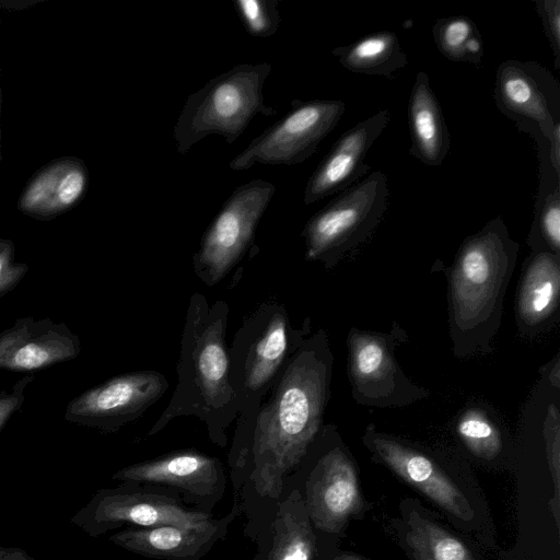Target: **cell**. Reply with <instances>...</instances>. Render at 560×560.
<instances>
[{"mask_svg":"<svg viewBox=\"0 0 560 560\" xmlns=\"http://www.w3.org/2000/svg\"><path fill=\"white\" fill-rule=\"evenodd\" d=\"M119 482L145 483L177 493L188 508L212 514L226 490L223 463L198 450L173 451L114 472Z\"/></svg>","mask_w":560,"mask_h":560,"instance_id":"obj_12","label":"cell"},{"mask_svg":"<svg viewBox=\"0 0 560 560\" xmlns=\"http://www.w3.org/2000/svg\"><path fill=\"white\" fill-rule=\"evenodd\" d=\"M362 441L380 462L444 511L463 521L472 518L467 498L428 453L378 431L373 423L366 425Z\"/></svg>","mask_w":560,"mask_h":560,"instance_id":"obj_15","label":"cell"},{"mask_svg":"<svg viewBox=\"0 0 560 560\" xmlns=\"http://www.w3.org/2000/svg\"><path fill=\"white\" fill-rule=\"evenodd\" d=\"M339 63L350 72L393 79L407 63L394 32L369 34L359 40L331 50Z\"/></svg>","mask_w":560,"mask_h":560,"instance_id":"obj_23","label":"cell"},{"mask_svg":"<svg viewBox=\"0 0 560 560\" xmlns=\"http://www.w3.org/2000/svg\"><path fill=\"white\" fill-rule=\"evenodd\" d=\"M275 192V184L257 178L236 187L224 201L192 257L194 272L206 285L218 284L243 259Z\"/></svg>","mask_w":560,"mask_h":560,"instance_id":"obj_10","label":"cell"},{"mask_svg":"<svg viewBox=\"0 0 560 560\" xmlns=\"http://www.w3.org/2000/svg\"><path fill=\"white\" fill-rule=\"evenodd\" d=\"M79 337L63 323L50 318H18L0 332V369L33 372L77 358Z\"/></svg>","mask_w":560,"mask_h":560,"instance_id":"obj_18","label":"cell"},{"mask_svg":"<svg viewBox=\"0 0 560 560\" xmlns=\"http://www.w3.org/2000/svg\"><path fill=\"white\" fill-rule=\"evenodd\" d=\"M35 378L34 374H27L20 378L10 392H0V431L7 424L9 419L20 410L25 400V390L27 385Z\"/></svg>","mask_w":560,"mask_h":560,"instance_id":"obj_31","label":"cell"},{"mask_svg":"<svg viewBox=\"0 0 560 560\" xmlns=\"http://www.w3.org/2000/svg\"><path fill=\"white\" fill-rule=\"evenodd\" d=\"M290 486L299 489L313 526L328 539L362 509L357 467L335 424H323Z\"/></svg>","mask_w":560,"mask_h":560,"instance_id":"obj_6","label":"cell"},{"mask_svg":"<svg viewBox=\"0 0 560 560\" xmlns=\"http://www.w3.org/2000/svg\"><path fill=\"white\" fill-rule=\"evenodd\" d=\"M545 35L555 56V68L560 69V1L535 0Z\"/></svg>","mask_w":560,"mask_h":560,"instance_id":"obj_30","label":"cell"},{"mask_svg":"<svg viewBox=\"0 0 560 560\" xmlns=\"http://www.w3.org/2000/svg\"><path fill=\"white\" fill-rule=\"evenodd\" d=\"M346 110L339 100L294 101L291 109L233 160L232 171H244L254 164L296 165L311 158L319 143L335 129Z\"/></svg>","mask_w":560,"mask_h":560,"instance_id":"obj_11","label":"cell"},{"mask_svg":"<svg viewBox=\"0 0 560 560\" xmlns=\"http://www.w3.org/2000/svg\"><path fill=\"white\" fill-rule=\"evenodd\" d=\"M410 154L427 166H440L451 148L448 128L429 77L419 71L408 101Z\"/></svg>","mask_w":560,"mask_h":560,"instance_id":"obj_22","label":"cell"},{"mask_svg":"<svg viewBox=\"0 0 560 560\" xmlns=\"http://www.w3.org/2000/svg\"><path fill=\"white\" fill-rule=\"evenodd\" d=\"M404 534L415 560H474L459 539L413 506L405 510Z\"/></svg>","mask_w":560,"mask_h":560,"instance_id":"obj_24","label":"cell"},{"mask_svg":"<svg viewBox=\"0 0 560 560\" xmlns=\"http://www.w3.org/2000/svg\"><path fill=\"white\" fill-rule=\"evenodd\" d=\"M334 354L323 328L281 368L259 407L237 417L228 454L233 503L255 544L270 526L293 474L324 424Z\"/></svg>","mask_w":560,"mask_h":560,"instance_id":"obj_1","label":"cell"},{"mask_svg":"<svg viewBox=\"0 0 560 560\" xmlns=\"http://www.w3.org/2000/svg\"><path fill=\"white\" fill-rule=\"evenodd\" d=\"M270 72L269 62L237 65L190 94L173 128L177 152L186 154L210 135L233 143L256 116H273L262 95Z\"/></svg>","mask_w":560,"mask_h":560,"instance_id":"obj_4","label":"cell"},{"mask_svg":"<svg viewBox=\"0 0 560 560\" xmlns=\"http://www.w3.org/2000/svg\"><path fill=\"white\" fill-rule=\"evenodd\" d=\"M168 386L165 375L159 371L122 373L71 399L63 418L102 433H115L143 417Z\"/></svg>","mask_w":560,"mask_h":560,"instance_id":"obj_13","label":"cell"},{"mask_svg":"<svg viewBox=\"0 0 560 560\" xmlns=\"http://www.w3.org/2000/svg\"><path fill=\"white\" fill-rule=\"evenodd\" d=\"M253 560H329L334 552L307 514L298 488L290 486L275 517L255 542Z\"/></svg>","mask_w":560,"mask_h":560,"instance_id":"obj_19","label":"cell"},{"mask_svg":"<svg viewBox=\"0 0 560 560\" xmlns=\"http://www.w3.org/2000/svg\"><path fill=\"white\" fill-rule=\"evenodd\" d=\"M240 516L236 504L223 516L214 515L190 525H162L124 528L109 536L115 546L132 553L159 560H202L223 540L231 524Z\"/></svg>","mask_w":560,"mask_h":560,"instance_id":"obj_16","label":"cell"},{"mask_svg":"<svg viewBox=\"0 0 560 560\" xmlns=\"http://www.w3.org/2000/svg\"><path fill=\"white\" fill-rule=\"evenodd\" d=\"M532 252L560 255V184L535 202L534 221L527 240Z\"/></svg>","mask_w":560,"mask_h":560,"instance_id":"obj_27","label":"cell"},{"mask_svg":"<svg viewBox=\"0 0 560 560\" xmlns=\"http://www.w3.org/2000/svg\"><path fill=\"white\" fill-rule=\"evenodd\" d=\"M89 172L74 156L57 159L28 180L19 198V209L26 215L48 220L73 207L84 195Z\"/></svg>","mask_w":560,"mask_h":560,"instance_id":"obj_20","label":"cell"},{"mask_svg":"<svg viewBox=\"0 0 560 560\" xmlns=\"http://www.w3.org/2000/svg\"><path fill=\"white\" fill-rule=\"evenodd\" d=\"M311 319L292 327L283 304L267 300L242 323L229 347L230 382L237 397V417L255 411L288 358L311 334Z\"/></svg>","mask_w":560,"mask_h":560,"instance_id":"obj_5","label":"cell"},{"mask_svg":"<svg viewBox=\"0 0 560 560\" xmlns=\"http://www.w3.org/2000/svg\"><path fill=\"white\" fill-rule=\"evenodd\" d=\"M498 420L488 408L467 407L456 418V433L472 455L492 460L501 454L504 446V436Z\"/></svg>","mask_w":560,"mask_h":560,"instance_id":"obj_26","label":"cell"},{"mask_svg":"<svg viewBox=\"0 0 560 560\" xmlns=\"http://www.w3.org/2000/svg\"><path fill=\"white\" fill-rule=\"evenodd\" d=\"M388 197L387 176L382 171L337 194L304 225L305 259L331 269L358 250L378 228Z\"/></svg>","mask_w":560,"mask_h":560,"instance_id":"obj_7","label":"cell"},{"mask_svg":"<svg viewBox=\"0 0 560 560\" xmlns=\"http://www.w3.org/2000/svg\"><path fill=\"white\" fill-rule=\"evenodd\" d=\"M548 154L551 170L560 179V125H557L548 139Z\"/></svg>","mask_w":560,"mask_h":560,"instance_id":"obj_32","label":"cell"},{"mask_svg":"<svg viewBox=\"0 0 560 560\" xmlns=\"http://www.w3.org/2000/svg\"><path fill=\"white\" fill-rule=\"evenodd\" d=\"M278 3V0H236L234 7L249 35L269 37L280 23Z\"/></svg>","mask_w":560,"mask_h":560,"instance_id":"obj_28","label":"cell"},{"mask_svg":"<svg viewBox=\"0 0 560 560\" xmlns=\"http://www.w3.org/2000/svg\"><path fill=\"white\" fill-rule=\"evenodd\" d=\"M493 98L498 109L520 131L538 129L548 140L560 125V83L535 61L505 60L495 71Z\"/></svg>","mask_w":560,"mask_h":560,"instance_id":"obj_14","label":"cell"},{"mask_svg":"<svg viewBox=\"0 0 560 560\" xmlns=\"http://www.w3.org/2000/svg\"><path fill=\"white\" fill-rule=\"evenodd\" d=\"M229 313L223 300L210 304L199 292L189 298L176 365L177 384L147 436L158 434L176 418L195 417L205 424L213 444L228 445V429L238 413L230 382Z\"/></svg>","mask_w":560,"mask_h":560,"instance_id":"obj_2","label":"cell"},{"mask_svg":"<svg viewBox=\"0 0 560 560\" xmlns=\"http://www.w3.org/2000/svg\"><path fill=\"white\" fill-rule=\"evenodd\" d=\"M516 303L520 330L534 335L552 320L560 299V255L535 250L529 255Z\"/></svg>","mask_w":560,"mask_h":560,"instance_id":"obj_21","label":"cell"},{"mask_svg":"<svg viewBox=\"0 0 560 560\" xmlns=\"http://www.w3.org/2000/svg\"><path fill=\"white\" fill-rule=\"evenodd\" d=\"M0 161H1V153H0Z\"/></svg>","mask_w":560,"mask_h":560,"instance_id":"obj_35","label":"cell"},{"mask_svg":"<svg viewBox=\"0 0 560 560\" xmlns=\"http://www.w3.org/2000/svg\"><path fill=\"white\" fill-rule=\"evenodd\" d=\"M406 340L407 335L397 323L388 332L350 329L347 373L351 396L358 405L406 407L430 395L405 374L396 359L397 347Z\"/></svg>","mask_w":560,"mask_h":560,"instance_id":"obj_8","label":"cell"},{"mask_svg":"<svg viewBox=\"0 0 560 560\" xmlns=\"http://www.w3.org/2000/svg\"><path fill=\"white\" fill-rule=\"evenodd\" d=\"M432 34L440 52L452 61L482 65L483 43L472 20L464 15L438 20Z\"/></svg>","mask_w":560,"mask_h":560,"instance_id":"obj_25","label":"cell"},{"mask_svg":"<svg viewBox=\"0 0 560 560\" xmlns=\"http://www.w3.org/2000/svg\"><path fill=\"white\" fill-rule=\"evenodd\" d=\"M213 514L192 510L166 488L120 482L98 490L71 518V523L92 537L120 527L149 528L162 525H190Z\"/></svg>","mask_w":560,"mask_h":560,"instance_id":"obj_9","label":"cell"},{"mask_svg":"<svg viewBox=\"0 0 560 560\" xmlns=\"http://www.w3.org/2000/svg\"><path fill=\"white\" fill-rule=\"evenodd\" d=\"M329 560H363L362 558L351 555V553H337L332 552L329 557Z\"/></svg>","mask_w":560,"mask_h":560,"instance_id":"obj_34","label":"cell"},{"mask_svg":"<svg viewBox=\"0 0 560 560\" xmlns=\"http://www.w3.org/2000/svg\"><path fill=\"white\" fill-rule=\"evenodd\" d=\"M14 258V243L0 237V298L15 289L28 270L26 264L18 262Z\"/></svg>","mask_w":560,"mask_h":560,"instance_id":"obj_29","label":"cell"},{"mask_svg":"<svg viewBox=\"0 0 560 560\" xmlns=\"http://www.w3.org/2000/svg\"><path fill=\"white\" fill-rule=\"evenodd\" d=\"M0 560H36L27 551L18 547H7L0 544Z\"/></svg>","mask_w":560,"mask_h":560,"instance_id":"obj_33","label":"cell"},{"mask_svg":"<svg viewBox=\"0 0 560 560\" xmlns=\"http://www.w3.org/2000/svg\"><path fill=\"white\" fill-rule=\"evenodd\" d=\"M518 248L501 217L462 243L448 277V327L456 358L492 351Z\"/></svg>","mask_w":560,"mask_h":560,"instance_id":"obj_3","label":"cell"},{"mask_svg":"<svg viewBox=\"0 0 560 560\" xmlns=\"http://www.w3.org/2000/svg\"><path fill=\"white\" fill-rule=\"evenodd\" d=\"M389 120V109H382L342 133L308 178L304 203L337 195L365 177L370 166L364 160Z\"/></svg>","mask_w":560,"mask_h":560,"instance_id":"obj_17","label":"cell"}]
</instances>
